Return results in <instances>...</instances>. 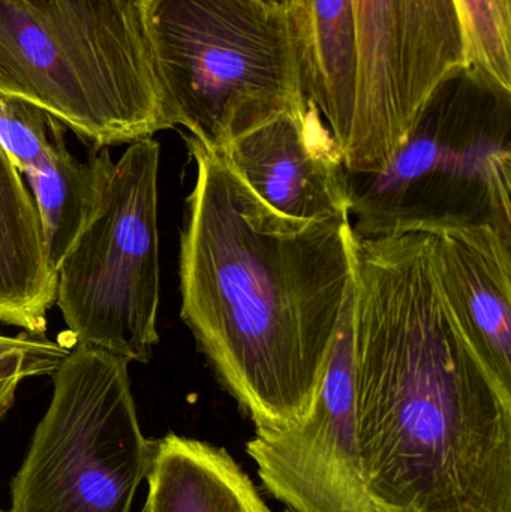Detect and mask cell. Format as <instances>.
<instances>
[{"mask_svg": "<svg viewBox=\"0 0 511 512\" xmlns=\"http://www.w3.org/2000/svg\"><path fill=\"white\" fill-rule=\"evenodd\" d=\"M429 234L359 239L353 352L363 477L377 512H511V393L432 274Z\"/></svg>", "mask_w": 511, "mask_h": 512, "instance_id": "6da1fadb", "label": "cell"}, {"mask_svg": "<svg viewBox=\"0 0 511 512\" xmlns=\"http://www.w3.org/2000/svg\"><path fill=\"white\" fill-rule=\"evenodd\" d=\"M195 162L180 236L183 321L255 432L314 408L356 285L350 219L303 224L264 206L222 156L185 135Z\"/></svg>", "mask_w": 511, "mask_h": 512, "instance_id": "7a4b0ae2", "label": "cell"}, {"mask_svg": "<svg viewBox=\"0 0 511 512\" xmlns=\"http://www.w3.org/2000/svg\"><path fill=\"white\" fill-rule=\"evenodd\" d=\"M0 95L93 149L173 128L138 0H0Z\"/></svg>", "mask_w": 511, "mask_h": 512, "instance_id": "3957f363", "label": "cell"}, {"mask_svg": "<svg viewBox=\"0 0 511 512\" xmlns=\"http://www.w3.org/2000/svg\"><path fill=\"white\" fill-rule=\"evenodd\" d=\"M359 239L486 225L511 239V90L471 68L444 78L378 173H348Z\"/></svg>", "mask_w": 511, "mask_h": 512, "instance_id": "277c9868", "label": "cell"}, {"mask_svg": "<svg viewBox=\"0 0 511 512\" xmlns=\"http://www.w3.org/2000/svg\"><path fill=\"white\" fill-rule=\"evenodd\" d=\"M173 128L221 152L306 101L287 8L272 0H138Z\"/></svg>", "mask_w": 511, "mask_h": 512, "instance_id": "5b68a950", "label": "cell"}, {"mask_svg": "<svg viewBox=\"0 0 511 512\" xmlns=\"http://www.w3.org/2000/svg\"><path fill=\"white\" fill-rule=\"evenodd\" d=\"M128 366L83 345L60 361L8 512H132L153 439L141 432Z\"/></svg>", "mask_w": 511, "mask_h": 512, "instance_id": "8992f818", "label": "cell"}, {"mask_svg": "<svg viewBox=\"0 0 511 512\" xmlns=\"http://www.w3.org/2000/svg\"><path fill=\"white\" fill-rule=\"evenodd\" d=\"M159 143L129 144L56 270V303L77 345L146 364L159 343Z\"/></svg>", "mask_w": 511, "mask_h": 512, "instance_id": "52a82bcc", "label": "cell"}, {"mask_svg": "<svg viewBox=\"0 0 511 512\" xmlns=\"http://www.w3.org/2000/svg\"><path fill=\"white\" fill-rule=\"evenodd\" d=\"M357 90L345 147L351 174L383 171L435 87L467 68L455 0H353Z\"/></svg>", "mask_w": 511, "mask_h": 512, "instance_id": "ba28073f", "label": "cell"}, {"mask_svg": "<svg viewBox=\"0 0 511 512\" xmlns=\"http://www.w3.org/2000/svg\"><path fill=\"white\" fill-rule=\"evenodd\" d=\"M353 312L354 291L308 417L290 429L255 432L246 444L264 489L291 512H377L360 454Z\"/></svg>", "mask_w": 511, "mask_h": 512, "instance_id": "9c48e42d", "label": "cell"}, {"mask_svg": "<svg viewBox=\"0 0 511 512\" xmlns=\"http://www.w3.org/2000/svg\"><path fill=\"white\" fill-rule=\"evenodd\" d=\"M218 153L276 215L303 224L350 219L344 156L308 99Z\"/></svg>", "mask_w": 511, "mask_h": 512, "instance_id": "30bf717a", "label": "cell"}, {"mask_svg": "<svg viewBox=\"0 0 511 512\" xmlns=\"http://www.w3.org/2000/svg\"><path fill=\"white\" fill-rule=\"evenodd\" d=\"M429 259L453 321L511 393V239L486 225L429 234Z\"/></svg>", "mask_w": 511, "mask_h": 512, "instance_id": "8fae6325", "label": "cell"}, {"mask_svg": "<svg viewBox=\"0 0 511 512\" xmlns=\"http://www.w3.org/2000/svg\"><path fill=\"white\" fill-rule=\"evenodd\" d=\"M303 95L329 126L341 153L350 141L357 90L353 0H288Z\"/></svg>", "mask_w": 511, "mask_h": 512, "instance_id": "7c38bea8", "label": "cell"}, {"mask_svg": "<svg viewBox=\"0 0 511 512\" xmlns=\"http://www.w3.org/2000/svg\"><path fill=\"white\" fill-rule=\"evenodd\" d=\"M56 303V273L21 174L0 147V322L42 336Z\"/></svg>", "mask_w": 511, "mask_h": 512, "instance_id": "4fadbf2b", "label": "cell"}, {"mask_svg": "<svg viewBox=\"0 0 511 512\" xmlns=\"http://www.w3.org/2000/svg\"><path fill=\"white\" fill-rule=\"evenodd\" d=\"M147 512H272L224 448L168 433L153 439Z\"/></svg>", "mask_w": 511, "mask_h": 512, "instance_id": "5bb4252c", "label": "cell"}, {"mask_svg": "<svg viewBox=\"0 0 511 512\" xmlns=\"http://www.w3.org/2000/svg\"><path fill=\"white\" fill-rule=\"evenodd\" d=\"M113 164L108 149H93L89 161H78L63 140L39 170L27 174L54 273L95 212Z\"/></svg>", "mask_w": 511, "mask_h": 512, "instance_id": "9a60e30c", "label": "cell"}, {"mask_svg": "<svg viewBox=\"0 0 511 512\" xmlns=\"http://www.w3.org/2000/svg\"><path fill=\"white\" fill-rule=\"evenodd\" d=\"M468 68L511 90V0H455Z\"/></svg>", "mask_w": 511, "mask_h": 512, "instance_id": "2e32d148", "label": "cell"}, {"mask_svg": "<svg viewBox=\"0 0 511 512\" xmlns=\"http://www.w3.org/2000/svg\"><path fill=\"white\" fill-rule=\"evenodd\" d=\"M63 140L59 120L29 102L0 95V147L18 173L39 170Z\"/></svg>", "mask_w": 511, "mask_h": 512, "instance_id": "e0dca14e", "label": "cell"}, {"mask_svg": "<svg viewBox=\"0 0 511 512\" xmlns=\"http://www.w3.org/2000/svg\"><path fill=\"white\" fill-rule=\"evenodd\" d=\"M68 349L59 342L35 334L3 336L0 339V381L53 375Z\"/></svg>", "mask_w": 511, "mask_h": 512, "instance_id": "ac0fdd59", "label": "cell"}, {"mask_svg": "<svg viewBox=\"0 0 511 512\" xmlns=\"http://www.w3.org/2000/svg\"><path fill=\"white\" fill-rule=\"evenodd\" d=\"M21 382L23 381L18 378L0 381V421L8 414L11 406L14 405L15 394H17L18 385H20Z\"/></svg>", "mask_w": 511, "mask_h": 512, "instance_id": "d6986e66", "label": "cell"}, {"mask_svg": "<svg viewBox=\"0 0 511 512\" xmlns=\"http://www.w3.org/2000/svg\"><path fill=\"white\" fill-rule=\"evenodd\" d=\"M140 512H147L146 508L143 507V510H141Z\"/></svg>", "mask_w": 511, "mask_h": 512, "instance_id": "ffe728a7", "label": "cell"}, {"mask_svg": "<svg viewBox=\"0 0 511 512\" xmlns=\"http://www.w3.org/2000/svg\"><path fill=\"white\" fill-rule=\"evenodd\" d=\"M2 337H3L2 334H0V339H2Z\"/></svg>", "mask_w": 511, "mask_h": 512, "instance_id": "44dd1931", "label": "cell"}, {"mask_svg": "<svg viewBox=\"0 0 511 512\" xmlns=\"http://www.w3.org/2000/svg\"><path fill=\"white\" fill-rule=\"evenodd\" d=\"M0 512H8V511H3V510H0Z\"/></svg>", "mask_w": 511, "mask_h": 512, "instance_id": "7402d4cb", "label": "cell"}, {"mask_svg": "<svg viewBox=\"0 0 511 512\" xmlns=\"http://www.w3.org/2000/svg\"><path fill=\"white\" fill-rule=\"evenodd\" d=\"M284 512H291V511L285 510Z\"/></svg>", "mask_w": 511, "mask_h": 512, "instance_id": "603a6c76", "label": "cell"}, {"mask_svg": "<svg viewBox=\"0 0 511 512\" xmlns=\"http://www.w3.org/2000/svg\"><path fill=\"white\" fill-rule=\"evenodd\" d=\"M272 2H275V0H272Z\"/></svg>", "mask_w": 511, "mask_h": 512, "instance_id": "cb8c5ba5", "label": "cell"}]
</instances>
